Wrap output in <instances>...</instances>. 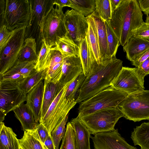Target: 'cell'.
I'll use <instances>...</instances> for the list:
<instances>
[{
  "mask_svg": "<svg viewBox=\"0 0 149 149\" xmlns=\"http://www.w3.org/2000/svg\"><path fill=\"white\" fill-rule=\"evenodd\" d=\"M123 67V61L116 56L99 64L95 62L78 91L75 102L80 103L111 86Z\"/></svg>",
  "mask_w": 149,
  "mask_h": 149,
  "instance_id": "obj_1",
  "label": "cell"
},
{
  "mask_svg": "<svg viewBox=\"0 0 149 149\" xmlns=\"http://www.w3.org/2000/svg\"><path fill=\"white\" fill-rule=\"evenodd\" d=\"M143 17L137 0H122L110 20L120 45L123 47L132 37V31L143 22Z\"/></svg>",
  "mask_w": 149,
  "mask_h": 149,
  "instance_id": "obj_2",
  "label": "cell"
},
{
  "mask_svg": "<svg viewBox=\"0 0 149 149\" xmlns=\"http://www.w3.org/2000/svg\"><path fill=\"white\" fill-rule=\"evenodd\" d=\"M128 95L111 86L80 102L78 116L87 115L102 109L117 107Z\"/></svg>",
  "mask_w": 149,
  "mask_h": 149,
  "instance_id": "obj_3",
  "label": "cell"
},
{
  "mask_svg": "<svg viewBox=\"0 0 149 149\" xmlns=\"http://www.w3.org/2000/svg\"><path fill=\"white\" fill-rule=\"evenodd\" d=\"M79 116L90 134L94 135L114 130L115 125L124 116L117 107L102 109L88 115Z\"/></svg>",
  "mask_w": 149,
  "mask_h": 149,
  "instance_id": "obj_4",
  "label": "cell"
},
{
  "mask_svg": "<svg viewBox=\"0 0 149 149\" xmlns=\"http://www.w3.org/2000/svg\"><path fill=\"white\" fill-rule=\"evenodd\" d=\"M62 9L57 6L52 8L40 26L42 40L50 48L56 46L59 38L66 35Z\"/></svg>",
  "mask_w": 149,
  "mask_h": 149,
  "instance_id": "obj_5",
  "label": "cell"
},
{
  "mask_svg": "<svg viewBox=\"0 0 149 149\" xmlns=\"http://www.w3.org/2000/svg\"><path fill=\"white\" fill-rule=\"evenodd\" d=\"M118 107L127 119L134 122L149 120V90L128 95Z\"/></svg>",
  "mask_w": 149,
  "mask_h": 149,
  "instance_id": "obj_6",
  "label": "cell"
},
{
  "mask_svg": "<svg viewBox=\"0 0 149 149\" xmlns=\"http://www.w3.org/2000/svg\"><path fill=\"white\" fill-rule=\"evenodd\" d=\"M31 6L28 0H6L5 25L13 31L31 25Z\"/></svg>",
  "mask_w": 149,
  "mask_h": 149,
  "instance_id": "obj_7",
  "label": "cell"
},
{
  "mask_svg": "<svg viewBox=\"0 0 149 149\" xmlns=\"http://www.w3.org/2000/svg\"><path fill=\"white\" fill-rule=\"evenodd\" d=\"M70 84H67L64 86L40 121L39 123L47 129L50 134L77 103L75 101H68L65 97L66 91Z\"/></svg>",
  "mask_w": 149,
  "mask_h": 149,
  "instance_id": "obj_8",
  "label": "cell"
},
{
  "mask_svg": "<svg viewBox=\"0 0 149 149\" xmlns=\"http://www.w3.org/2000/svg\"><path fill=\"white\" fill-rule=\"evenodd\" d=\"M26 28L14 30L13 35L0 52V75H2L16 63L24 41Z\"/></svg>",
  "mask_w": 149,
  "mask_h": 149,
  "instance_id": "obj_9",
  "label": "cell"
},
{
  "mask_svg": "<svg viewBox=\"0 0 149 149\" xmlns=\"http://www.w3.org/2000/svg\"><path fill=\"white\" fill-rule=\"evenodd\" d=\"M19 83L0 81V112L6 115L26 101L27 95L20 89Z\"/></svg>",
  "mask_w": 149,
  "mask_h": 149,
  "instance_id": "obj_10",
  "label": "cell"
},
{
  "mask_svg": "<svg viewBox=\"0 0 149 149\" xmlns=\"http://www.w3.org/2000/svg\"><path fill=\"white\" fill-rule=\"evenodd\" d=\"M64 22L66 35L79 47L88 31V24L86 17L73 9L67 10L64 14Z\"/></svg>",
  "mask_w": 149,
  "mask_h": 149,
  "instance_id": "obj_11",
  "label": "cell"
},
{
  "mask_svg": "<svg viewBox=\"0 0 149 149\" xmlns=\"http://www.w3.org/2000/svg\"><path fill=\"white\" fill-rule=\"evenodd\" d=\"M144 83L137 72V68L123 67L111 86L129 95L144 90Z\"/></svg>",
  "mask_w": 149,
  "mask_h": 149,
  "instance_id": "obj_12",
  "label": "cell"
},
{
  "mask_svg": "<svg viewBox=\"0 0 149 149\" xmlns=\"http://www.w3.org/2000/svg\"><path fill=\"white\" fill-rule=\"evenodd\" d=\"M82 72L79 57L71 56L63 58L61 74L59 82L64 86L67 84L71 83Z\"/></svg>",
  "mask_w": 149,
  "mask_h": 149,
  "instance_id": "obj_13",
  "label": "cell"
},
{
  "mask_svg": "<svg viewBox=\"0 0 149 149\" xmlns=\"http://www.w3.org/2000/svg\"><path fill=\"white\" fill-rule=\"evenodd\" d=\"M44 80L40 82L27 94L26 104L33 113L35 120L39 123L44 92Z\"/></svg>",
  "mask_w": 149,
  "mask_h": 149,
  "instance_id": "obj_14",
  "label": "cell"
},
{
  "mask_svg": "<svg viewBox=\"0 0 149 149\" xmlns=\"http://www.w3.org/2000/svg\"><path fill=\"white\" fill-rule=\"evenodd\" d=\"M74 131L75 149H91L90 133L78 116L70 122Z\"/></svg>",
  "mask_w": 149,
  "mask_h": 149,
  "instance_id": "obj_15",
  "label": "cell"
},
{
  "mask_svg": "<svg viewBox=\"0 0 149 149\" xmlns=\"http://www.w3.org/2000/svg\"><path fill=\"white\" fill-rule=\"evenodd\" d=\"M149 49V40L132 37L123 46L126 58L131 62Z\"/></svg>",
  "mask_w": 149,
  "mask_h": 149,
  "instance_id": "obj_16",
  "label": "cell"
},
{
  "mask_svg": "<svg viewBox=\"0 0 149 149\" xmlns=\"http://www.w3.org/2000/svg\"><path fill=\"white\" fill-rule=\"evenodd\" d=\"M44 82V92L40 119L44 116L52 103L64 87L59 82L55 83L45 79Z\"/></svg>",
  "mask_w": 149,
  "mask_h": 149,
  "instance_id": "obj_17",
  "label": "cell"
},
{
  "mask_svg": "<svg viewBox=\"0 0 149 149\" xmlns=\"http://www.w3.org/2000/svg\"><path fill=\"white\" fill-rule=\"evenodd\" d=\"M54 0H29L31 10V24L36 23L39 26L41 22L52 8Z\"/></svg>",
  "mask_w": 149,
  "mask_h": 149,
  "instance_id": "obj_18",
  "label": "cell"
},
{
  "mask_svg": "<svg viewBox=\"0 0 149 149\" xmlns=\"http://www.w3.org/2000/svg\"><path fill=\"white\" fill-rule=\"evenodd\" d=\"M90 15L94 20L97 30L101 62L111 58L108 50L106 26L104 22L95 11Z\"/></svg>",
  "mask_w": 149,
  "mask_h": 149,
  "instance_id": "obj_19",
  "label": "cell"
},
{
  "mask_svg": "<svg viewBox=\"0 0 149 149\" xmlns=\"http://www.w3.org/2000/svg\"><path fill=\"white\" fill-rule=\"evenodd\" d=\"M13 111L24 131L36 128L39 123L36 122L33 112L26 104H22Z\"/></svg>",
  "mask_w": 149,
  "mask_h": 149,
  "instance_id": "obj_20",
  "label": "cell"
},
{
  "mask_svg": "<svg viewBox=\"0 0 149 149\" xmlns=\"http://www.w3.org/2000/svg\"><path fill=\"white\" fill-rule=\"evenodd\" d=\"M88 26L86 37L92 58L98 64L101 61L100 52L97 33L94 20L89 15L86 17Z\"/></svg>",
  "mask_w": 149,
  "mask_h": 149,
  "instance_id": "obj_21",
  "label": "cell"
},
{
  "mask_svg": "<svg viewBox=\"0 0 149 149\" xmlns=\"http://www.w3.org/2000/svg\"><path fill=\"white\" fill-rule=\"evenodd\" d=\"M38 58L35 39L32 37L26 38L24 40V44L20 52L16 63L31 62L36 64Z\"/></svg>",
  "mask_w": 149,
  "mask_h": 149,
  "instance_id": "obj_22",
  "label": "cell"
},
{
  "mask_svg": "<svg viewBox=\"0 0 149 149\" xmlns=\"http://www.w3.org/2000/svg\"><path fill=\"white\" fill-rule=\"evenodd\" d=\"M0 143L5 149H19L18 139L11 128L1 122L0 123Z\"/></svg>",
  "mask_w": 149,
  "mask_h": 149,
  "instance_id": "obj_23",
  "label": "cell"
},
{
  "mask_svg": "<svg viewBox=\"0 0 149 149\" xmlns=\"http://www.w3.org/2000/svg\"><path fill=\"white\" fill-rule=\"evenodd\" d=\"M131 138L135 146L139 145L141 149H149V122L136 126L132 133Z\"/></svg>",
  "mask_w": 149,
  "mask_h": 149,
  "instance_id": "obj_24",
  "label": "cell"
},
{
  "mask_svg": "<svg viewBox=\"0 0 149 149\" xmlns=\"http://www.w3.org/2000/svg\"><path fill=\"white\" fill-rule=\"evenodd\" d=\"M79 48L82 72L86 77L91 73L93 64L96 62L92 58L86 36L81 42Z\"/></svg>",
  "mask_w": 149,
  "mask_h": 149,
  "instance_id": "obj_25",
  "label": "cell"
},
{
  "mask_svg": "<svg viewBox=\"0 0 149 149\" xmlns=\"http://www.w3.org/2000/svg\"><path fill=\"white\" fill-rule=\"evenodd\" d=\"M55 47L61 52L63 58L71 56L79 57V46L66 35L59 38Z\"/></svg>",
  "mask_w": 149,
  "mask_h": 149,
  "instance_id": "obj_26",
  "label": "cell"
},
{
  "mask_svg": "<svg viewBox=\"0 0 149 149\" xmlns=\"http://www.w3.org/2000/svg\"><path fill=\"white\" fill-rule=\"evenodd\" d=\"M18 140L22 149H44L36 129L24 131L22 137Z\"/></svg>",
  "mask_w": 149,
  "mask_h": 149,
  "instance_id": "obj_27",
  "label": "cell"
},
{
  "mask_svg": "<svg viewBox=\"0 0 149 149\" xmlns=\"http://www.w3.org/2000/svg\"><path fill=\"white\" fill-rule=\"evenodd\" d=\"M47 69L42 71L35 70L30 75L19 83L18 86L24 94H26L34 87L45 79Z\"/></svg>",
  "mask_w": 149,
  "mask_h": 149,
  "instance_id": "obj_28",
  "label": "cell"
},
{
  "mask_svg": "<svg viewBox=\"0 0 149 149\" xmlns=\"http://www.w3.org/2000/svg\"><path fill=\"white\" fill-rule=\"evenodd\" d=\"M70 7L86 17L95 10V0H70Z\"/></svg>",
  "mask_w": 149,
  "mask_h": 149,
  "instance_id": "obj_29",
  "label": "cell"
},
{
  "mask_svg": "<svg viewBox=\"0 0 149 149\" xmlns=\"http://www.w3.org/2000/svg\"><path fill=\"white\" fill-rule=\"evenodd\" d=\"M104 22L107 31L108 52L110 57L111 58L116 56L120 44L118 38L111 26L110 20Z\"/></svg>",
  "mask_w": 149,
  "mask_h": 149,
  "instance_id": "obj_30",
  "label": "cell"
},
{
  "mask_svg": "<svg viewBox=\"0 0 149 149\" xmlns=\"http://www.w3.org/2000/svg\"><path fill=\"white\" fill-rule=\"evenodd\" d=\"M36 64L31 62L17 63L2 75L7 76L19 74L26 77L36 70Z\"/></svg>",
  "mask_w": 149,
  "mask_h": 149,
  "instance_id": "obj_31",
  "label": "cell"
},
{
  "mask_svg": "<svg viewBox=\"0 0 149 149\" xmlns=\"http://www.w3.org/2000/svg\"><path fill=\"white\" fill-rule=\"evenodd\" d=\"M95 11L103 22L110 20L112 13L110 0H95Z\"/></svg>",
  "mask_w": 149,
  "mask_h": 149,
  "instance_id": "obj_32",
  "label": "cell"
},
{
  "mask_svg": "<svg viewBox=\"0 0 149 149\" xmlns=\"http://www.w3.org/2000/svg\"><path fill=\"white\" fill-rule=\"evenodd\" d=\"M86 77L82 72L68 85L65 93V97L68 101H75V98Z\"/></svg>",
  "mask_w": 149,
  "mask_h": 149,
  "instance_id": "obj_33",
  "label": "cell"
},
{
  "mask_svg": "<svg viewBox=\"0 0 149 149\" xmlns=\"http://www.w3.org/2000/svg\"><path fill=\"white\" fill-rule=\"evenodd\" d=\"M50 48L42 40L40 49L38 55L37 61L35 69L38 71H42L48 68V61Z\"/></svg>",
  "mask_w": 149,
  "mask_h": 149,
  "instance_id": "obj_34",
  "label": "cell"
},
{
  "mask_svg": "<svg viewBox=\"0 0 149 149\" xmlns=\"http://www.w3.org/2000/svg\"><path fill=\"white\" fill-rule=\"evenodd\" d=\"M68 118V115L55 127L51 133L55 149H58L60 141L64 137L65 133V125Z\"/></svg>",
  "mask_w": 149,
  "mask_h": 149,
  "instance_id": "obj_35",
  "label": "cell"
},
{
  "mask_svg": "<svg viewBox=\"0 0 149 149\" xmlns=\"http://www.w3.org/2000/svg\"><path fill=\"white\" fill-rule=\"evenodd\" d=\"M60 149H75L74 131L70 122L68 123Z\"/></svg>",
  "mask_w": 149,
  "mask_h": 149,
  "instance_id": "obj_36",
  "label": "cell"
},
{
  "mask_svg": "<svg viewBox=\"0 0 149 149\" xmlns=\"http://www.w3.org/2000/svg\"><path fill=\"white\" fill-rule=\"evenodd\" d=\"M63 62L58 63L49 70L46 69L45 79L49 81L55 83L59 82L61 74Z\"/></svg>",
  "mask_w": 149,
  "mask_h": 149,
  "instance_id": "obj_37",
  "label": "cell"
},
{
  "mask_svg": "<svg viewBox=\"0 0 149 149\" xmlns=\"http://www.w3.org/2000/svg\"><path fill=\"white\" fill-rule=\"evenodd\" d=\"M132 36L149 40V23L143 22L132 32Z\"/></svg>",
  "mask_w": 149,
  "mask_h": 149,
  "instance_id": "obj_38",
  "label": "cell"
},
{
  "mask_svg": "<svg viewBox=\"0 0 149 149\" xmlns=\"http://www.w3.org/2000/svg\"><path fill=\"white\" fill-rule=\"evenodd\" d=\"M14 30L10 31L8 30L5 25L0 27V52H1L4 47L8 42L13 35Z\"/></svg>",
  "mask_w": 149,
  "mask_h": 149,
  "instance_id": "obj_39",
  "label": "cell"
},
{
  "mask_svg": "<svg viewBox=\"0 0 149 149\" xmlns=\"http://www.w3.org/2000/svg\"><path fill=\"white\" fill-rule=\"evenodd\" d=\"M137 72L142 81L144 82V78L149 74V57L137 68Z\"/></svg>",
  "mask_w": 149,
  "mask_h": 149,
  "instance_id": "obj_40",
  "label": "cell"
},
{
  "mask_svg": "<svg viewBox=\"0 0 149 149\" xmlns=\"http://www.w3.org/2000/svg\"><path fill=\"white\" fill-rule=\"evenodd\" d=\"M36 129L42 142L44 143L47 137L51 134H49L48 130L41 123H39Z\"/></svg>",
  "mask_w": 149,
  "mask_h": 149,
  "instance_id": "obj_41",
  "label": "cell"
},
{
  "mask_svg": "<svg viewBox=\"0 0 149 149\" xmlns=\"http://www.w3.org/2000/svg\"><path fill=\"white\" fill-rule=\"evenodd\" d=\"M26 77L19 74L9 75H0V81H6L20 83Z\"/></svg>",
  "mask_w": 149,
  "mask_h": 149,
  "instance_id": "obj_42",
  "label": "cell"
},
{
  "mask_svg": "<svg viewBox=\"0 0 149 149\" xmlns=\"http://www.w3.org/2000/svg\"><path fill=\"white\" fill-rule=\"evenodd\" d=\"M149 57V49L141 55L136 59L131 62L132 65L136 68Z\"/></svg>",
  "mask_w": 149,
  "mask_h": 149,
  "instance_id": "obj_43",
  "label": "cell"
},
{
  "mask_svg": "<svg viewBox=\"0 0 149 149\" xmlns=\"http://www.w3.org/2000/svg\"><path fill=\"white\" fill-rule=\"evenodd\" d=\"M142 12L146 15H149V0H137Z\"/></svg>",
  "mask_w": 149,
  "mask_h": 149,
  "instance_id": "obj_44",
  "label": "cell"
},
{
  "mask_svg": "<svg viewBox=\"0 0 149 149\" xmlns=\"http://www.w3.org/2000/svg\"><path fill=\"white\" fill-rule=\"evenodd\" d=\"M6 0L0 1V26L5 25V13Z\"/></svg>",
  "mask_w": 149,
  "mask_h": 149,
  "instance_id": "obj_45",
  "label": "cell"
},
{
  "mask_svg": "<svg viewBox=\"0 0 149 149\" xmlns=\"http://www.w3.org/2000/svg\"><path fill=\"white\" fill-rule=\"evenodd\" d=\"M54 4L60 8H63L65 6L70 7L71 3L70 0H54Z\"/></svg>",
  "mask_w": 149,
  "mask_h": 149,
  "instance_id": "obj_46",
  "label": "cell"
},
{
  "mask_svg": "<svg viewBox=\"0 0 149 149\" xmlns=\"http://www.w3.org/2000/svg\"><path fill=\"white\" fill-rule=\"evenodd\" d=\"M43 144L48 149H55L51 134L47 137Z\"/></svg>",
  "mask_w": 149,
  "mask_h": 149,
  "instance_id": "obj_47",
  "label": "cell"
},
{
  "mask_svg": "<svg viewBox=\"0 0 149 149\" xmlns=\"http://www.w3.org/2000/svg\"><path fill=\"white\" fill-rule=\"evenodd\" d=\"M122 0H110V5L112 13L117 8Z\"/></svg>",
  "mask_w": 149,
  "mask_h": 149,
  "instance_id": "obj_48",
  "label": "cell"
},
{
  "mask_svg": "<svg viewBox=\"0 0 149 149\" xmlns=\"http://www.w3.org/2000/svg\"><path fill=\"white\" fill-rule=\"evenodd\" d=\"M6 116L4 114L0 112V123L3 122Z\"/></svg>",
  "mask_w": 149,
  "mask_h": 149,
  "instance_id": "obj_49",
  "label": "cell"
},
{
  "mask_svg": "<svg viewBox=\"0 0 149 149\" xmlns=\"http://www.w3.org/2000/svg\"><path fill=\"white\" fill-rule=\"evenodd\" d=\"M145 21L146 23H149V15L146 17Z\"/></svg>",
  "mask_w": 149,
  "mask_h": 149,
  "instance_id": "obj_50",
  "label": "cell"
},
{
  "mask_svg": "<svg viewBox=\"0 0 149 149\" xmlns=\"http://www.w3.org/2000/svg\"><path fill=\"white\" fill-rule=\"evenodd\" d=\"M42 145L44 149H48L44 144L42 143Z\"/></svg>",
  "mask_w": 149,
  "mask_h": 149,
  "instance_id": "obj_51",
  "label": "cell"
},
{
  "mask_svg": "<svg viewBox=\"0 0 149 149\" xmlns=\"http://www.w3.org/2000/svg\"><path fill=\"white\" fill-rule=\"evenodd\" d=\"M0 149H5L1 144L0 143Z\"/></svg>",
  "mask_w": 149,
  "mask_h": 149,
  "instance_id": "obj_52",
  "label": "cell"
},
{
  "mask_svg": "<svg viewBox=\"0 0 149 149\" xmlns=\"http://www.w3.org/2000/svg\"><path fill=\"white\" fill-rule=\"evenodd\" d=\"M19 149H21V148H20H20Z\"/></svg>",
  "mask_w": 149,
  "mask_h": 149,
  "instance_id": "obj_53",
  "label": "cell"
}]
</instances>
